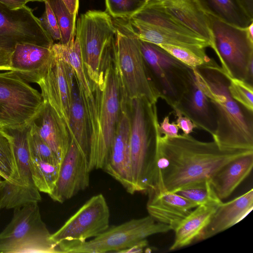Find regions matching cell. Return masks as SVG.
I'll list each match as a JSON object with an SVG mask.
<instances>
[{"instance_id":"obj_20","label":"cell","mask_w":253,"mask_h":253,"mask_svg":"<svg viewBox=\"0 0 253 253\" xmlns=\"http://www.w3.org/2000/svg\"><path fill=\"white\" fill-rule=\"evenodd\" d=\"M30 124L62 162L71 142L65 120L48 103L43 101L42 107Z\"/></svg>"},{"instance_id":"obj_38","label":"cell","mask_w":253,"mask_h":253,"mask_svg":"<svg viewBox=\"0 0 253 253\" xmlns=\"http://www.w3.org/2000/svg\"><path fill=\"white\" fill-rule=\"evenodd\" d=\"M45 10L39 18L42 27L53 41H60L61 33L55 16L48 2L44 1Z\"/></svg>"},{"instance_id":"obj_4","label":"cell","mask_w":253,"mask_h":253,"mask_svg":"<svg viewBox=\"0 0 253 253\" xmlns=\"http://www.w3.org/2000/svg\"><path fill=\"white\" fill-rule=\"evenodd\" d=\"M130 120L129 146L135 192H150L153 187L156 156L161 135L156 103L145 98L127 103Z\"/></svg>"},{"instance_id":"obj_48","label":"cell","mask_w":253,"mask_h":253,"mask_svg":"<svg viewBox=\"0 0 253 253\" xmlns=\"http://www.w3.org/2000/svg\"><path fill=\"white\" fill-rule=\"evenodd\" d=\"M44 0H39L40 1H43V2H44Z\"/></svg>"},{"instance_id":"obj_39","label":"cell","mask_w":253,"mask_h":253,"mask_svg":"<svg viewBox=\"0 0 253 253\" xmlns=\"http://www.w3.org/2000/svg\"><path fill=\"white\" fill-rule=\"evenodd\" d=\"M179 128L175 122L169 123L168 116L160 124L159 130L161 135L167 137H175L178 135Z\"/></svg>"},{"instance_id":"obj_47","label":"cell","mask_w":253,"mask_h":253,"mask_svg":"<svg viewBox=\"0 0 253 253\" xmlns=\"http://www.w3.org/2000/svg\"><path fill=\"white\" fill-rule=\"evenodd\" d=\"M33 1H40L39 0H32Z\"/></svg>"},{"instance_id":"obj_28","label":"cell","mask_w":253,"mask_h":253,"mask_svg":"<svg viewBox=\"0 0 253 253\" xmlns=\"http://www.w3.org/2000/svg\"><path fill=\"white\" fill-rule=\"evenodd\" d=\"M52 48L56 54L67 63L73 70L86 96H92L91 84L86 73L83 61L79 41L77 37L67 44L60 42L53 44Z\"/></svg>"},{"instance_id":"obj_49","label":"cell","mask_w":253,"mask_h":253,"mask_svg":"<svg viewBox=\"0 0 253 253\" xmlns=\"http://www.w3.org/2000/svg\"><path fill=\"white\" fill-rule=\"evenodd\" d=\"M1 177L0 176V181L1 180Z\"/></svg>"},{"instance_id":"obj_37","label":"cell","mask_w":253,"mask_h":253,"mask_svg":"<svg viewBox=\"0 0 253 253\" xmlns=\"http://www.w3.org/2000/svg\"><path fill=\"white\" fill-rule=\"evenodd\" d=\"M159 46L192 69L202 65L209 58L205 59L191 50L180 46L169 44H160Z\"/></svg>"},{"instance_id":"obj_10","label":"cell","mask_w":253,"mask_h":253,"mask_svg":"<svg viewBox=\"0 0 253 253\" xmlns=\"http://www.w3.org/2000/svg\"><path fill=\"white\" fill-rule=\"evenodd\" d=\"M170 230L169 225L156 221L149 215L109 227L89 241H63L57 246L62 253H120L150 236Z\"/></svg>"},{"instance_id":"obj_41","label":"cell","mask_w":253,"mask_h":253,"mask_svg":"<svg viewBox=\"0 0 253 253\" xmlns=\"http://www.w3.org/2000/svg\"><path fill=\"white\" fill-rule=\"evenodd\" d=\"M11 52L0 47V71H11Z\"/></svg>"},{"instance_id":"obj_16","label":"cell","mask_w":253,"mask_h":253,"mask_svg":"<svg viewBox=\"0 0 253 253\" xmlns=\"http://www.w3.org/2000/svg\"><path fill=\"white\" fill-rule=\"evenodd\" d=\"M90 172L88 159L71 139L55 188L49 196L53 201L60 203L70 199L89 186Z\"/></svg>"},{"instance_id":"obj_32","label":"cell","mask_w":253,"mask_h":253,"mask_svg":"<svg viewBox=\"0 0 253 253\" xmlns=\"http://www.w3.org/2000/svg\"><path fill=\"white\" fill-rule=\"evenodd\" d=\"M50 6L57 21L61 39L59 42L67 44L75 40L77 16L72 14L63 0H44Z\"/></svg>"},{"instance_id":"obj_3","label":"cell","mask_w":253,"mask_h":253,"mask_svg":"<svg viewBox=\"0 0 253 253\" xmlns=\"http://www.w3.org/2000/svg\"><path fill=\"white\" fill-rule=\"evenodd\" d=\"M81 89L90 132L89 169H103L121 112V93L114 60L107 68L103 81L91 83V97L84 95L81 86Z\"/></svg>"},{"instance_id":"obj_1","label":"cell","mask_w":253,"mask_h":253,"mask_svg":"<svg viewBox=\"0 0 253 253\" xmlns=\"http://www.w3.org/2000/svg\"><path fill=\"white\" fill-rule=\"evenodd\" d=\"M253 150L223 149L214 141L199 140L190 134L161 135L155 160L153 187L149 193H175L211 178L224 165Z\"/></svg>"},{"instance_id":"obj_14","label":"cell","mask_w":253,"mask_h":253,"mask_svg":"<svg viewBox=\"0 0 253 253\" xmlns=\"http://www.w3.org/2000/svg\"><path fill=\"white\" fill-rule=\"evenodd\" d=\"M30 124L17 128L3 129L12 138L13 148L19 179L17 184L5 181L3 184L7 197L12 201L20 204L40 202V191L32 178L31 159L28 144Z\"/></svg>"},{"instance_id":"obj_6","label":"cell","mask_w":253,"mask_h":253,"mask_svg":"<svg viewBox=\"0 0 253 253\" xmlns=\"http://www.w3.org/2000/svg\"><path fill=\"white\" fill-rule=\"evenodd\" d=\"M116 27L111 16L101 10H89L76 22L83 61L91 83L98 84L114 60Z\"/></svg>"},{"instance_id":"obj_50","label":"cell","mask_w":253,"mask_h":253,"mask_svg":"<svg viewBox=\"0 0 253 253\" xmlns=\"http://www.w3.org/2000/svg\"></svg>"},{"instance_id":"obj_46","label":"cell","mask_w":253,"mask_h":253,"mask_svg":"<svg viewBox=\"0 0 253 253\" xmlns=\"http://www.w3.org/2000/svg\"><path fill=\"white\" fill-rule=\"evenodd\" d=\"M246 28L249 36L253 39V22Z\"/></svg>"},{"instance_id":"obj_40","label":"cell","mask_w":253,"mask_h":253,"mask_svg":"<svg viewBox=\"0 0 253 253\" xmlns=\"http://www.w3.org/2000/svg\"><path fill=\"white\" fill-rule=\"evenodd\" d=\"M173 111L177 118L175 123L178 128L183 131L184 134H190L196 128V126L188 118L182 115L178 110L174 109Z\"/></svg>"},{"instance_id":"obj_12","label":"cell","mask_w":253,"mask_h":253,"mask_svg":"<svg viewBox=\"0 0 253 253\" xmlns=\"http://www.w3.org/2000/svg\"><path fill=\"white\" fill-rule=\"evenodd\" d=\"M51 48L54 41L42 27L33 9L25 5L11 10L0 3V47L12 52L18 43Z\"/></svg>"},{"instance_id":"obj_17","label":"cell","mask_w":253,"mask_h":253,"mask_svg":"<svg viewBox=\"0 0 253 253\" xmlns=\"http://www.w3.org/2000/svg\"><path fill=\"white\" fill-rule=\"evenodd\" d=\"M130 120L127 103L121 100L120 121L107 163L106 172L120 183L130 194L135 193L132 180L129 137Z\"/></svg>"},{"instance_id":"obj_24","label":"cell","mask_w":253,"mask_h":253,"mask_svg":"<svg viewBox=\"0 0 253 253\" xmlns=\"http://www.w3.org/2000/svg\"><path fill=\"white\" fill-rule=\"evenodd\" d=\"M188 118L196 128L214 135L216 122L213 106L207 95L197 85L195 79L189 89L173 110Z\"/></svg>"},{"instance_id":"obj_35","label":"cell","mask_w":253,"mask_h":253,"mask_svg":"<svg viewBox=\"0 0 253 253\" xmlns=\"http://www.w3.org/2000/svg\"><path fill=\"white\" fill-rule=\"evenodd\" d=\"M146 0H105L107 12L117 19L131 17L145 3Z\"/></svg>"},{"instance_id":"obj_7","label":"cell","mask_w":253,"mask_h":253,"mask_svg":"<svg viewBox=\"0 0 253 253\" xmlns=\"http://www.w3.org/2000/svg\"><path fill=\"white\" fill-rule=\"evenodd\" d=\"M42 221L37 203L14 209L11 221L0 233V253H59Z\"/></svg>"},{"instance_id":"obj_43","label":"cell","mask_w":253,"mask_h":253,"mask_svg":"<svg viewBox=\"0 0 253 253\" xmlns=\"http://www.w3.org/2000/svg\"><path fill=\"white\" fill-rule=\"evenodd\" d=\"M238 3L246 14L253 20V0H237Z\"/></svg>"},{"instance_id":"obj_30","label":"cell","mask_w":253,"mask_h":253,"mask_svg":"<svg viewBox=\"0 0 253 253\" xmlns=\"http://www.w3.org/2000/svg\"><path fill=\"white\" fill-rule=\"evenodd\" d=\"M31 170L34 183L40 192L49 195L55 188L61 164L53 165L32 158Z\"/></svg>"},{"instance_id":"obj_27","label":"cell","mask_w":253,"mask_h":253,"mask_svg":"<svg viewBox=\"0 0 253 253\" xmlns=\"http://www.w3.org/2000/svg\"><path fill=\"white\" fill-rule=\"evenodd\" d=\"M68 128L71 139L74 141L83 154L88 159L90 146L88 122L81 86L75 74L72 92Z\"/></svg>"},{"instance_id":"obj_9","label":"cell","mask_w":253,"mask_h":253,"mask_svg":"<svg viewBox=\"0 0 253 253\" xmlns=\"http://www.w3.org/2000/svg\"><path fill=\"white\" fill-rule=\"evenodd\" d=\"M142 54L160 98L174 108L194 80L193 69L158 45L139 40Z\"/></svg>"},{"instance_id":"obj_11","label":"cell","mask_w":253,"mask_h":253,"mask_svg":"<svg viewBox=\"0 0 253 253\" xmlns=\"http://www.w3.org/2000/svg\"><path fill=\"white\" fill-rule=\"evenodd\" d=\"M43 104L41 93L12 71L0 72V128L29 125Z\"/></svg>"},{"instance_id":"obj_22","label":"cell","mask_w":253,"mask_h":253,"mask_svg":"<svg viewBox=\"0 0 253 253\" xmlns=\"http://www.w3.org/2000/svg\"><path fill=\"white\" fill-rule=\"evenodd\" d=\"M146 208L156 221L173 230L185 217L198 206L176 193L161 191L149 193Z\"/></svg>"},{"instance_id":"obj_19","label":"cell","mask_w":253,"mask_h":253,"mask_svg":"<svg viewBox=\"0 0 253 253\" xmlns=\"http://www.w3.org/2000/svg\"><path fill=\"white\" fill-rule=\"evenodd\" d=\"M144 4L167 13L209 42L211 48L212 39L209 15L201 0H147Z\"/></svg>"},{"instance_id":"obj_42","label":"cell","mask_w":253,"mask_h":253,"mask_svg":"<svg viewBox=\"0 0 253 253\" xmlns=\"http://www.w3.org/2000/svg\"><path fill=\"white\" fill-rule=\"evenodd\" d=\"M33 1L32 0H0V3L3 4L9 9L16 10L20 9L26 5V4L29 2Z\"/></svg>"},{"instance_id":"obj_36","label":"cell","mask_w":253,"mask_h":253,"mask_svg":"<svg viewBox=\"0 0 253 253\" xmlns=\"http://www.w3.org/2000/svg\"><path fill=\"white\" fill-rule=\"evenodd\" d=\"M228 90L232 97L246 108L253 112V87L248 82L229 77Z\"/></svg>"},{"instance_id":"obj_29","label":"cell","mask_w":253,"mask_h":253,"mask_svg":"<svg viewBox=\"0 0 253 253\" xmlns=\"http://www.w3.org/2000/svg\"><path fill=\"white\" fill-rule=\"evenodd\" d=\"M206 10L235 26L246 28L253 22L239 6L237 0H201Z\"/></svg>"},{"instance_id":"obj_33","label":"cell","mask_w":253,"mask_h":253,"mask_svg":"<svg viewBox=\"0 0 253 253\" xmlns=\"http://www.w3.org/2000/svg\"><path fill=\"white\" fill-rule=\"evenodd\" d=\"M175 193L197 206L222 203L213 190L210 179L180 190Z\"/></svg>"},{"instance_id":"obj_15","label":"cell","mask_w":253,"mask_h":253,"mask_svg":"<svg viewBox=\"0 0 253 253\" xmlns=\"http://www.w3.org/2000/svg\"><path fill=\"white\" fill-rule=\"evenodd\" d=\"M53 52V57L37 84L43 101L65 120L68 127L75 73L67 63Z\"/></svg>"},{"instance_id":"obj_26","label":"cell","mask_w":253,"mask_h":253,"mask_svg":"<svg viewBox=\"0 0 253 253\" xmlns=\"http://www.w3.org/2000/svg\"><path fill=\"white\" fill-rule=\"evenodd\" d=\"M220 204H203L195 208L173 230L174 239L169 251L179 249L197 241Z\"/></svg>"},{"instance_id":"obj_45","label":"cell","mask_w":253,"mask_h":253,"mask_svg":"<svg viewBox=\"0 0 253 253\" xmlns=\"http://www.w3.org/2000/svg\"><path fill=\"white\" fill-rule=\"evenodd\" d=\"M65 5L69 10L70 12L77 16L79 5V0H63Z\"/></svg>"},{"instance_id":"obj_44","label":"cell","mask_w":253,"mask_h":253,"mask_svg":"<svg viewBox=\"0 0 253 253\" xmlns=\"http://www.w3.org/2000/svg\"><path fill=\"white\" fill-rule=\"evenodd\" d=\"M147 239L141 241L133 246L125 249L120 253H142L144 249L148 246Z\"/></svg>"},{"instance_id":"obj_34","label":"cell","mask_w":253,"mask_h":253,"mask_svg":"<svg viewBox=\"0 0 253 253\" xmlns=\"http://www.w3.org/2000/svg\"><path fill=\"white\" fill-rule=\"evenodd\" d=\"M28 144L31 157L53 165L61 164V161L31 126V124L28 135Z\"/></svg>"},{"instance_id":"obj_25","label":"cell","mask_w":253,"mask_h":253,"mask_svg":"<svg viewBox=\"0 0 253 253\" xmlns=\"http://www.w3.org/2000/svg\"><path fill=\"white\" fill-rule=\"evenodd\" d=\"M253 167V153L227 163L210 179L211 186L221 200L228 198L250 174Z\"/></svg>"},{"instance_id":"obj_21","label":"cell","mask_w":253,"mask_h":253,"mask_svg":"<svg viewBox=\"0 0 253 253\" xmlns=\"http://www.w3.org/2000/svg\"><path fill=\"white\" fill-rule=\"evenodd\" d=\"M53 52L30 43H18L11 55V71L27 82L38 83L48 67Z\"/></svg>"},{"instance_id":"obj_13","label":"cell","mask_w":253,"mask_h":253,"mask_svg":"<svg viewBox=\"0 0 253 253\" xmlns=\"http://www.w3.org/2000/svg\"><path fill=\"white\" fill-rule=\"evenodd\" d=\"M110 211L102 194L91 197L55 232L51 240L57 245L63 241L83 242L95 237L109 227Z\"/></svg>"},{"instance_id":"obj_2","label":"cell","mask_w":253,"mask_h":253,"mask_svg":"<svg viewBox=\"0 0 253 253\" xmlns=\"http://www.w3.org/2000/svg\"><path fill=\"white\" fill-rule=\"evenodd\" d=\"M193 72L197 85L214 111L216 128L213 140L223 149L253 150V112L232 97L229 76L210 57Z\"/></svg>"},{"instance_id":"obj_51","label":"cell","mask_w":253,"mask_h":253,"mask_svg":"<svg viewBox=\"0 0 253 253\" xmlns=\"http://www.w3.org/2000/svg\"></svg>"},{"instance_id":"obj_8","label":"cell","mask_w":253,"mask_h":253,"mask_svg":"<svg viewBox=\"0 0 253 253\" xmlns=\"http://www.w3.org/2000/svg\"><path fill=\"white\" fill-rule=\"evenodd\" d=\"M208 13L211 48L218 57L221 67L229 77L253 84V39L247 28L231 25Z\"/></svg>"},{"instance_id":"obj_5","label":"cell","mask_w":253,"mask_h":253,"mask_svg":"<svg viewBox=\"0 0 253 253\" xmlns=\"http://www.w3.org/2000/svg\"><path fill=\"white\" fill-rule=\"evenodd\" d=\"M114 23V63L122 99L127 102L135 98H145L151 103H157L160 96L147 70L139 39L125 28Z\"/></svg>"},{"instance_id":"obj_31","label":"cell","mask_w":253,"mask_h":253,"mask_svg":"<svg viewBox=\"0 0 253 253\" xmlns=\"http://www.w3.org/2000/svg\"><path fill=\"white\" fill-rule=\"evenodd\" d=\"M0 176L17 184L18 174L15 160L12 137L0 128Z\"/></svg>"},{"instance_id":"obj_23","label":"cell","mask_w":253,"mask_h":253,"mask_svg":"<svg viewBox=\"0 0 253 253\" xmlns=\"http://www.w3.org/2000/svg\"><path fill=\"white\" fill-rule=\"evenodd\" d=\"M253 208V189L229 202H222L197 241L205 240L227 230L245 217Z\"/></svg>"},{"instance_id":"obj_18","label":"cell","mask_w":253,"mask_h":253,"mask_svg":"<svg viewBox=\"0 0 253 253\" xmlns=\"http://www.w3.org/2000/svg\"><path fill=\"white\" fill-rule=\"evenodd\" d=\"M116 23L130 31L140 40L158 45L169 44L182 47L205 59L209 57L206 48L211 47V45L205 39L174 33L132 17L118 19Z\"/></svg>"}]
</instances>
